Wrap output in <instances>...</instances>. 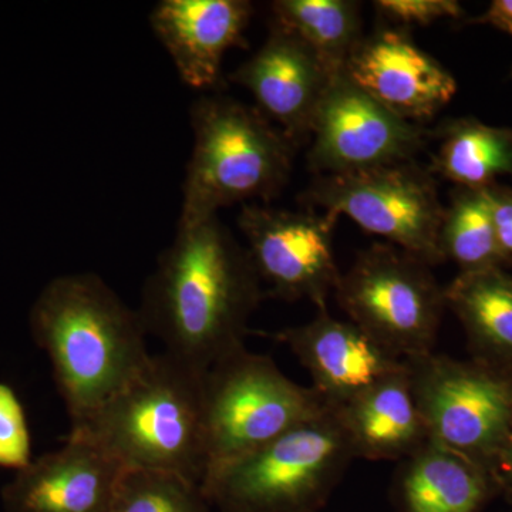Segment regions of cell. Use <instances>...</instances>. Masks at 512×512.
Wrapping results in <instances>:
<instances>
[{
  "instance_id": "obj_18",
  "label": "cell",
  "mask_w": 512,
  "mask_h": 512,
  "mask_svg": "<svg viewBox=\"0 0 512 512\" xmlns=\"http://www.w3.org/2000/svg\"><path fill=\"white\" fill-rule=\"evenodd\" d=\"M494 497L487 467L431 440L399 461L390 490L394 512H483Z\"/></svg>"
},
{
  "instance_id": "obj_15",
  "label": "cell",
  "mask_w": 512,
  "mask_h": 512,
  "mask_svg": "<svg viewBox=\"0 0 512 512\" xmlns=\"http://www.w3.org/2000/svg\"><path fill=\"white\" fill-rule=\"evenodd\" d=\"M268 336L291 350L308 370L312 389L330 409L404 369V360L387 352L350 320L333 318L328 309L318 311L303 325Z\"/></svg>"
},
{
  "instance_id": "obj_12",
  "label": "cell",
  "mask_w": 512,
  "mask_h": 512,
  "mask_svg": "<svg viewBox=\"0 0 512 512\" xmlns=\"http://www.w3.org/2000/svg\"><path fill=\"white\" fill-rule=\"evenodd\" d=\"M336 76L295 33L272 22L264 45L229 79L245 87L258 110L298 147L311 138L316 111Z\"/></svg>"
},
{
  "instance_id": "obj_27",
  "label": "cell",
  "mask_w": 512,
  "mask_h": 512,
  "mask_svg": "<svg viewBox=\"0 0 512 512\" xmlns=\"http://www.w3.org/2000/svg\"><path fill=\"white\" fill-rule=\"evenodd\" d=\"M490 473L493 476L498 497H504L508 503L512 504V423L491 461Z\"/></svg>"
},
{
  "instance_id": "obj_9",
  "label": "cell",
  "mask_w": 512,
  "mask_h": 512,
  "mask_svg": "<svg viewBox=\"0 0 512 512\" xmlns=\"http://www.w3.org/2000/svg\"><path fill=\"white\" fill-rule=\"evenodd\" d=\"M302 202L336 221L346 215L363 231L431 266L444 261L440 229L446 208L430 168L414 160L359 173L319 175Z\"/></svg>"
},
{
  "instance_id": "obj_13",
  "label": "cell",
  "mask_w": 512,
  "mask_h": 512,
  "mask_svg": "<svg viewBox=\"0 0 512 512\" xmlns=\"http://www.w3.org/2000/svg\"><path fill=\"white\" fill-rule=\"evenodd\" d=\"M343 73L384 109L410 123L436 116L457 93L453 74L399 28L363 39Z\"/></svg>"
},
{
  "instance_id": "obj_10",
  "label": "cell",
  "mask_w": 512,
  "mask_h": 512,
  "mask_svg": "<svg viewBox=\"0 0 512 512\" xmlns=\"http://www.w3.org/2000/svg\"><path fill=\"white\" fill-rule=\"evenodd\" d=\"M335 224L326 214L244 204L238 227L266 296L328 309L342 275L333 252Z\"/></svg>"
},
{
  "instance_id": "obj_19",
  "label": "cell",
  "mask_w": 512,
  "mask_h": 512,
  "mask_svg": "<svg viewBox=\"0 0 512 512\" xmlns=\"http://www.w3.org/2000/svg\"><path fill=\"white\" fill-rule=\"evenodd\" d=\"M444 295L474 357L512 369V276L501 268L460 272Z\"/></svg>"
},
{
  "instance_id": "obj_23",
  "label": "cell",
  "mask_w": 512,
  "mask_h": 512,
  "mask_svg": "<svg viewBox=\"0 0 512 512\" xmlns=\"http://www.w3.org/2000/svg\"><path fill=\"white\" fill-rule=\"evenodd\" d=\"M200 483L165 471L126 468L111 512H211Z\"/></svg>"
},
{
  "instance_id": "obj_4",
  "label": "cell",
  "mask_w": 512,
  "mask_h": 512,
  "mask_svg": "<svg viewBox=\"0 0 512 512\" xmlns=\"http://www.w3.org/2000/svg\"><path fill=\"white\" fill-rule=\"evenodd\" d=\"M194 146L178 225H194L221 208L278 197L291 177L296 146L258 107L214 94L191 106Z\"/></svg>"
},
{
  "instance_id": "obj_7",
  "label": "cell",
  "mask_w": 512,
  "mask_h": 512,
  "mask_svg": "<svg viewBox=\"0 0 512 512\" xmlns=\"http://www.w3.org/2000/svg\"><path fill=\"white\" fill-rule=\"evenodd\" d=\"M348 320L399 359L434 352L446 305L431 265L390 244H373L340 275Z\"/></svg>"
},
{
  "instance_id": "obj_25",
  "label": "cell",
  "mask_w": 512,
  "mask_h": 512,
  "mask_svg": "<svg viewBox=\"0 0 512 512\" xmlns=\"http://www.w3.org/2000/svg\"><path fill=\"white\" fill-rule=\"evenodd\" d=\"M383 19L397 28L430 26L443 19H463L464 10L454 0H379L373 3Z\"/></svg>"
},
{
  "instance_id": "obj_2",
  "label": "cell",
  "mask_w": 512,
  "mask_h": 512,
  "mask_svg": "<svg viewBox=\"0 0 512 512\" xmlns=\"http://www.w3.org/2000/svg\"><path fill=\"white\" fill-rule=\"evenodd\" d=\"M30 330L52 363L72 429L86 423L151 357L138 311L93 272L50 281L33 303Z\"/></svg>"
},
{
  "instance_id": "obj_1",
  "label": "cell",
  "mask_w": 512,
  "mask_h": 512,
  "mask_svg": "<svg viewBox=\"0 0 512 512\" xmlns=\"http://www.w3.org/2000/svg\"><path fill=\"white\" fill-rule=\"evenodd\" d=\"M264 298L247 247L215 215L178 225L146 279L137 311L164 352L207 372L245 348L249 320Z\"/></svg>"
},
{
  "instance_id": "obj_28",
  "label": "cell",
  "mask_w": 512,
  "mask_h": 512,
  "mask_svg": "<svg viewBox=\"0 0 512 512\" xmlns=\"http://www.w3.org/2000/svg\"><path fill=\"white\" fill-rule=\"evenodd\" d=\"M466 25H490L512 36V0H494L483 15L466 19Z\"/></svg>"
},
{
  "instance_id": "obj_11",
  "label": "cell",
  "mask_w": 512,
  "mask_h": 512,
  "mask_svg": "<svg viewBox=\"0 0 512 512\" xmlns=\"http://www.w3.org/2000/svg\"><path fill=\"white\" fill-rule=\"evenodd\" d=\"M311 138L312 171L349 174L413 161L426 146L427 130L384 109L342 73L316 111Z\"/></svg>"
},
{
  "instance_id": "obj_16",
  "label": "cell",
  "mask_w": 512,
  "mask_h": 512,
  "mask_svg": "<svg viewBox=\"0 0 512 512\" xmlns=\"http://www.w3.org/2000/svg\"><path fill=\"white\" fill-rule=\"evenodd\" d=\"M254 6L247 0H161L150 25L188 87L210 90L221 80L222 59L244 45Z\"/></svg>"
},
{
  "instance_id": "obj_22",
  "label": "cell",
  "mask_w": 512,
  "mask_h": 512,
  "mask_svg": "<svg viewBox=\"0 0 512 512\" xmlns=\"http://www.w3.org/2000/svg\"><path fill=\"white\" fill-rule=\"evenodd\" d=\"M444 261L456 262L460 272L484 271L511 264L495 232L490 198L483 190L457 187L444 211L440 229Z\"/></svg>"
},
{
  "instance_id": "obj_21",
  "label": "cell",
  "mask_w": 512,
  "mask_h": 512,
  "mask_svg": "<svg viewBox=\"0 0 512 512\" xmlns=\"http://www.w3.org/2000/svg\"><path fill=\"white\" fill-rule=\"evenodd\" d=\"M274 23L302 39L333 73L340 74L362 42L359 3L349 0H276Z\"/></svg>"
},
{
  "instance_id": "obj_17",
  "label": "cell",
  "mask_w": 512,
  "mask_h": 512,
  "mask_svg": "<svg viewBox=\"0 0 512 512\" xmlns=\"http://www.w3.org/2000/svg\"><path fill=\"white\" fill-rule=\"evenodd\" d=\"M332 412L356 458L399 463L430 440L406 363Z\"/></svg>"
},
{
  "instance_id": "obj_8",
  "label": "cell",
  "mask_w": 512,
  "mask_h": 512,
  "mask_svg": "<svg viewBox=\"0 0 512 512\" xmlns=\"http://www.w3.org/2000/svg\"><path fill=\"white\" fill-rule=\"evenodd\" d=\"M404 363L429 439L490 470L512 423V369L434 352Z\"/></svg>"
},
{
  "instance_id": "obj_26",
  "label": "cell",
  "mask_w": 512,
  "mask_h": 512,
  "mask_svg": "<svg viewBox=\"0 0 512 512\" xmlns=\"http://www.w3.org/2000/svg\"><path fill=\"white\" fill-rule=\"evenodd\" d=\"M484 190L490 198L498 242L512 259V188L494 184Z\"/></svg>"
},
{
  "instance_id": "obj_14",
  "label": "cell",
  "mask_w": 512,
  "mask_h": 512,
  "mask_svg": "<svg viewBox=\"0 0 512 512\" xmlns=\"http://www.w3.org/2000/svg\"><path fill=\"white\" fill-rule=\"evenodd\" d=\"M126 467L103 447L70 433L5 485V512H111Z\"/></svg>"
},
{
  "instance_id": "obj_5",
  "label": "cell",
  "mask_w": 512,
  "mask_h": 512,
  "mask_svg": "<svg viewBox=\"0 0 512 512\" xmlns=\"http://www.w3.org/2000/svg\"><path fill=\"white\" fill-rule=\"evenodd\" d=\"M332 409L202 480L218 512H320L355 460Z\"/></svg>"
},
{
  "instance_id": "obj_29",
  "label": "cell",
  "mask_w": 512,
  "mask_h": 512,
  "mask_svg": "<svg viewBox=\"0 0 512 512\" xmlns=\"http://www.w3.org/2000/svg\"><path fill=\"white\" fill-rule=\"evenodd\" d=\"M511 76H512V73H511Z\"/></svg>"
},
{
  "instance_id": "obj_20",
  "label": "cell",
  "mask_w": 512,
  "mask_h": 512,
  "mask_svg": "<svg viewBox=\"0 0 512 512\" xmlns=\"http://www.w3.org/2000/svg\"><path fill=\"white\" fill-rule=\"evenodd\" d=\"M440 144L430 171L457 187L483 190L512 177V128L464 117L437 128Z\"/></svg>"
},
{
  "instance_id": "obj_6",
  "label": "cell",
  "mask_w": 512,
  "mask_h": 512,
  "mask_svg": "<svg viewBox=\"0 0 512 512\" xmlns=\"http://www.w3.org/2000/svg\"><path fill=\"white\" fill-rule=\"evenodd\" d=\"M329 409L312 387L293 382L272 357L235 350L205 373L207 473Z\"/></svg>"
},
{
  "instance_id": "obj_3",
  "label": "cell",
  "mask_w": 512,
  "mask_h": 512,
  "mask_svg": "<svg viewBox=\"0 0 512 512\" xmlns=\"http://www.w3.org/2000/svg\"><path fill=\"white\" fill-rule=\"evenodd\" d=\"M204 370L163 352L70 433L126 468L165 471L202 484L208 470Z\"/></svg>"
},
{
  "instance_id": "obj_24",
  "label": "cell",
  "mask_w": 512,
  "mask_h": 512,
  "mask_svg": "<svg viewBox=\"0 0 512 512\" xmlns=\"http://www.w3.org/2000/svg\"><path fill=\"white\" fill-rule=\"evenodd\" d=\"M33 439L22 400L0 382V468L22 471L32 463Z\"/></svg>"
}]
</instances>
